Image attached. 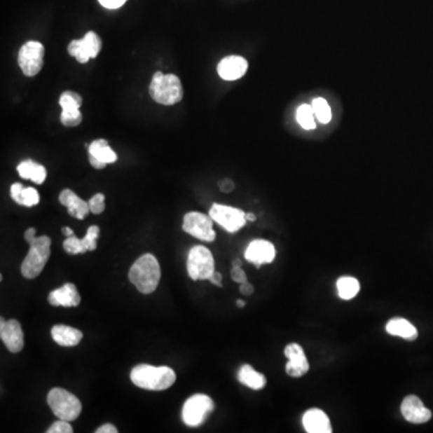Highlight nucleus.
I'll list each match as a JSON object with an SVG mask.
<instances>
[{"label":"nucleus","mask_w":433,"mask_h":433,"mask_svg":"<svg viewBox=\"0 0 433 433\" xmlns=\"http://www.w3.org/2000/svg\"><path fill=\"white\" fill-rule=\"evenodd\" d=\"M130 379L136 387L144 390L163 391L174 385L176 373L167 366L156 367L144 364L132 369Z\"/></svg>","instance_id":"obj_1"},{"label":"nucleus","mask_w":433,"mask_h":433,"mask_svg":"<svg viewBox=\"0 0 433 433\" xmlns=\"http://www.w3.org/2000/svg\"><path fill=\"white\" fill-rule=\"evenodd\" d=\"M162 278V270L153 254H144L129 271V280L141 294H152Z\"/></svg>","instance_id":"obj_2"},{"label":"nucleus","mask_w":433,"mask_h":433,"mask_svg":"<svg viewBox=\"0 0 433 433\" xmlns=\"http://www.w3.org/2000/svg\"><path fill=\"white\" fill-rule=\"evenodd\" d=\"M149 90L154 102L165 106L174 105L183 99L182 83L174 74L164 75L163 72H156Z\"/></svg>","instance_id":"obj_3"},{"label":"nucleus","mask_w":433,"mask_h":433,"mask_svg":"<svg viewBox=\"0 0 433 433\" xmlns=\"http://www.w3.org/2000/svg\"><path fill=\"white\" fill-rule=\"evenodd\" d=\"M51 255V238L40 236L30 243L29 252L22 263L21 272L25 278L34 280L43 271Z\"/></svg>","instance_id":"obj_4"},{"label":"nucleus","mask_w":433,"mask_h":433,"mask_svg":"<svg viewBox=\"0 0 433 433\" xmlns=\"http://www.w3.org/2000/svg\"><path fill=\"white\" fill-rule=\"evenodd\" d=\"M47 404L60 420H76L82 412V404L76 396L65 389L55 387L47 395Z\"/></svg>","instance_id":"obj_5"},{"label":"nucleus","mask_w":433,"mask_h":433,"mask_svg":"<svg viewBox=\"0 0 433 433\" xmlns=\"http://www.w3.org/2000/svg\"><path fill=\"white\" fill-rule=\"evenodd\" d=\"M187 271L193 280H209L214 273V259L211 251L204 246L193 247L188 254Z\"/></svg>","instance_id":"obj_6"},{"label":"nucleus","mask_w":433,"mask_h":433,"mask_svg":"<svg viewBox=\"0 0 433 433\" xmlns=\"http://www.w3.org/2000/svg\"><path fill=\"white\" fill-rule=\"evenodd\" d=\"M214 404L207 395L198 394L191 396L183 406L182 419L184 424L191 427H198L204 424L208 415L212 413Z\"/></svg>","instance_id":"obj_7"},{"label":"nucleus","mask_w":433,"mask_h":433,"mask_svg":"<svg viewBox=\"0 0 433 433\" xmlns=\"http://www.w3.org/2000/svg\"><path fill=\"white\" fill-rule=\"evenodd\" d=\"M45 47L39 41H28L18 52V65L22 72L28 77L38 75L43 67Z\"/></svg>","instance_id":"obj_8"},{"label":"nucleus","mask_w":433,"mask_h":433,"mask_svg":"<svg viewBox=\"0 0 433 433\" xmlns=\"http://www.w3.org/2000/svg\"><path fill=\"white\" fill-rule=\"evenodd\" d=\"M209 216L213 221L226 229L228 233H238L246 224V213L240 208L226 206V205L214 204L209 209Z\"/></svg>","instance_id":"obj_9"},{"label":"nucleus","mask_w":433,"mask_h":433,"mask_svg":"<svg viewBox=\"0 0 433 433\" xmlns=\"http://www.w3.org/2000/svg\"><path fill=\"white\" fill-rule=\"evenodd\" d=\"M183 230L193 238H199L205 242H212L216 238V231L213 230V219L204 213H187L183 219Z\"/></svg>","instance_id":"obj_10"},{"label":"nucleus","mask_w":433,"mask_h":433,"mask_svg":"<svg viewBox=\"0 0 433 433\" xmlns=\"http://www.w3.org/2000/svg\"><path fill=\"white\" fill-rule=\"evenodd\" d=\"M284 355L288 359L285 365V372L293 378H301L310 371V364L307 360L305 350L298 343H290L285 347Z\"/></svg>","instance_id":"obj_11"},{"label":"nucleus","mask_w":433,"mask_h":433,"mask_svg":"<svg viewBox=\"0 0 433 433\" xmlns=\"http://www.w3.org/2000/svg\"><path fill=\"white\" fill-rule=\"evenodd\" d=\"M401 413L404 419L412 424H425L432 418V412L425 407L422 401L415 395L404 397L401 404Z\"/></svg>","instance_id":"obj_12"},{"label":"nucleus","mask_w":433,"mask_h":433,"mask_svg":"<svg viewBox=\"0 0 433 433\" xmlns=\"http://www.w3.org/2000/svg\"><path fill=\"white\" fill-rule=\"evenodd\" d=\"M245 258L259 268L261 265L271 263L275 260L276 248L266 240H255L247 247Z\"/></svg>","instance_id":"obj_13"},{"label":"nucleus","mask_w":433,"mask_h":433,"mask_svg":"<svg viewBox=\"0 0 433 433\" xmlns=\"http://www.w3.org/2000/svg\"><path fill=\"white\" fill-rule=\"evenodd\" d=\"M0 337L6 348L11 352H20L25 347V336L22 331L21 324L15 319L5 322L4 319L1 318Z\"/></svg>","instance_id":"obj_14"},{"label":"nucleus","mask_w":433,"mask_h":433,"mask_svg":"<svg viewBox=\"0 0 433 433\" xmlns=\"http://www.w3.org/2000/svg\"><path fill=\"white\" fill-rule=\"evenodd\" d=\"M218 74L226 81H236L245 76L248 70V62L240 55H229L218 64Z\"/></svg>","instance_id":"obj_15"},{"label":"nucleus","mask_w":433,"mask_h":433,"mask_svg":"<svg viewBox=\"0 0 433 433\" xmlns=\"http://www.w3.org/2000/svg\"><path fill=\"white\" fill-rule=\"evenodd\" d=\"M303 427L308 433H331L332 426L327 413L318 408L308 409L302 418Z\"/></svg>","instance_id":"obj_16"},{"label":"nucleus","mask_w":433,"mask_h":433,"mask_svg":"<svg viewBox=\"0 0 433 433\" xmlns=\"http://www.w3.org/2000/svg\"><path fill=\"white\" fill-rule=\"evenodd\" d=\"M48 302L55 307H77L81 302V296L75 284L67 283L50 293Z\"/></svg>","instance_id":"obj_17"},{"label":"nucleus","mask_w":433,"mask_h":433,"mask_svg":"<svg viewBox=\"0 0 433 433\" xmlns=\"http://www.w3.org/2000/svg\"><path fill=\"white\" fill-rule=\"evenodd\" d=\"M60 202L68 208L69 214L76 219H85L90 212V204L80 199L71 189H64L60 193Z\"/></svg>","instance_id":"obj_18"},{"label":"nucleus","mask_w":433,"mask_h":433,"mask_svg":"<svg viewBox=\"0 0 433 433\" xmlns=\"http://www.w3.org/2000/svg\"><path fill=\"white\" fill-rule=\"evenodd\" d=\"M51 336L55 343L63 347H75L83 338V334L80 330L67 325H55L52 327Z\"/></svg>","instance_id":"obj_19"},{"label":"nucleus","mask_w":433,"mask_h":433,"mask_svg":"<svg viewBox=\"0 0 433 433\" xmlns=\"http://www.w3.org/2000/svg\"><path fill=\"white\" fill-rule=\"evenodd\" d=\"M387 332L391 336H397L406 341H414L418 338V330L411 322L404 318H392L387 322Z\"/></svg>","instance_id":"obj_20"},{"label":"nucleus","mask_w":433,"mask_h":433,"mask_svg":"<svg viewBox=\"0 0 433 433\" xmlns=\"http://www.w3.org/2000/svg\"><path fill=\"white\" fill-rule=\"evenodd\" d=\"M238 382L253 389V390H261L266 387V377L255 371L252 366L243 365L238 373Z\"/></svg>","instance_id":"obj_21"},{"label":"nucleus","mask_w":433,"mask_h":433,"mask_svg":"<svg viewBox=\"0 0 433 433\" xmlns=\"http://www.w3.org/2000/svg\"><path fill=\"white\" fill-rule=\"evenodd\" d=\"M18 171L22 179H30L36 184H43L46 179L47 172L45 166L40 165L34 160H25L18 166Z\"/></svg>","instance_id":"obj_22"},{"label":"nucleus","mask_w":433,"mask_h":433,"mask_svg":"<svg viewBox=\"0 0 433 433\" xmlns=\"http://www.w3.org/2000/svg\"><path fill=\"white\" fill-rule=\"evenodd\" d=\"M88 152L106 164H112L117 160V154L115 153V151L111 149L109 142L104 139L93 141L88 147Z\"/></svg>","instance_id":"obj_23"},{"label":"nucleus","mask_w":433,"mask_h":433,"mask_svg":"<svg viewBox=\"0 0 433 433\" xmlns=\"http://www.w3.org/2000/svg\"><path fill=\"white\" fill-rule=\"evenodd\" d=\"M337 291L342 300L348 301L355 298L360 291V283L354 277H341L340 280H337Z\"/></svg>","instance_id":"obj_24"},{"label":"nucleus","mask_w":433,"mask_h":433,"mask_svg":"<svg viewBox=\"0 0 433 433\" xmlns=\"http://www.w3.org/2000/svg\"><path fill=\"white\" fill-rule=\"evenodd\" d=\"M315 115L313 106H312V105H308V104H303V105L298 107V112H296L298 123L300 124L303 129H306V130L315 129V128H317V123H315Z\"/></svg>","instance_id":"obj_25"},{"label":"nucleus","mask_w":433,"mask_h":433,"mask_svg":"<svg viewBox=\"0 0 433 433\" xmlns=\"http://www.w3.org/2000/svg\"><path fill=\"white\" fill-rule=\"evenodd\" d=\"M315 117L320 123L327 124L331 121V107L324 98H317L312 102Z\"/></svg>","instance_id":"obj_26"},{"label":"nucleus","mask_w":433,"mask_h":433,"mask_svg":"<svg viewBox=\"0 0 433 433\" xmlns=\"http://www.w3.org/2000/svg\"><path fill=\"white\" fill-rule=\"evenodd\" d=\"M68 52L69 55L76 58L78 63L85 64L90 60V55L85 48L83 39L72 40L71 43H69Z\"/></svg>","instance_id":"obj_27"},{"label":"nucleus","mask_w":433,"mask_h":433,"mask_svg":"<svg viewBox=\"0 0 433 433\" xmlns=\"http://www.w3.org/2000/svg\"><path fill=\"white\" fill-rule=\"evenodd\" d=\"M82 97L76 92L72 90H65L60 98V105L62 110H74V109H80L82 106Z\"/></svg>","instance_id":"obj_28"},{"label":"nucleus","mask_w":433,"mask_h":433,"mask_svg":"<svg viewBox=\"0 0 433 433\" xmlns=\"http://www.w3.org/2000/svg\"><path fill=\"white\" fill-rule=\"evenodd\" d=\"M83 43H85L87 51L90 53V58H95L99 55V52L102 51V39L99 38L98 34L94 32H88L83 36Z\"/></svg>","instance_id":"obj_29"},{"label":"nucleus","mask_w":433,"mask_h":433,"mask_svg":"<svg viewBox=\"0 0 433 433\" xmlns=\"http://www.w3.org/2000/svg\"><path fill=\"white\" fill-rule=\"evenodd\" d=\"M60 122L65 127H77L82 122V114L80 109L74 110H62L60 115Z\"/></svg>","instance_id":"obj_30"},{"label":"nucleus","mask_w":433,"mask_h":433,"mask_svg":"<svg viewBox=\"0 0 433 433\" xmlns=\"http://www.w3.org/2000/svg\"><path fill=\"white\" fill-rule=\"evenodd\" d=\"M64 251L67 252L68 254H85V248L82 243V238H78L74 235V236H69L63 243Z\"/></svg>","instance_id":"obj_31"},{"label":"nucleus","mask_w":433,"mask_h":433,"mask_svg":"<svg viewBox=\"0 0 433 433\" xmlns=\"http://www.w3.org/2000/svg\"><path fill=\"white\" fill-rule=\"evenodd\" d=\"M99 235H100V229L98 226H90V229L87 230L85 238H82V243L85 246V251L93 252L97 249V241H98Z\"/></svg>","instance_id":"obj_32"},{"label":"nucleus","mask_w":433,"mask_h":433,"mask_svg":"<svg viewBox=\"0 0 433 433\" xmlns=\"http://www.w3.org/2000/svg\"><path fill=\"white\" fill-rule=\"evenodd\" d=\"M40 201V196L39 193L34 188L27 187L22 191V200L21 206H26V207H32L35 205L39 204Z\"/></svg>","instance_id":"obj_33"},{"label":"nucleus","mask_w":433,"mask_h":433,"mask_svg":"<svg viewBox=\"0 0 433 433\" xmlns=\"http://www.w3.org/2000/svg\"><path fill=\"white\" fill-rule=\"evenodd\" d=\"M88 204H90V212L93 214H102L105 211V195L102 193L95 194L93 198H90Z\"/></svg>","instance_id":"obj_34"},{"label":"nucleus","mask_w":433,"mask_h":433,"mask_svg":"<svg viewBox=\"0 0 433 433\" xmlns=\"http://www.w3.org/2000/svg\"><path fill=\"white\" fill-rule=\"evenodd\" d=\"M70 421L60 420L52 425L50 429H47V433H71L74 432Z\"/></svg>","instance_id":"obj_35"},{"label":"nucleus","mask_w":433,"mask_h":433,"mask_svg":"<svg viewBox=\"0 0 433 433\" xmlns=\"http://www.w3.org/2000/svg\"><path fill=\"white\" fill-rule=\"evenodd\" d=\"M23 189H25V187L22 186L21 183H13V186H11V198L18 205H21L22 191H23Z\"/></svg>","instance_id":"obj_36"},{"label":"nucleus","mask_w":433,"mask_h":433,"mask_svg":"<svg viewBox=\"0 0 433 433\" xmlns=\"http://www.w3.org/2000/svg\"><path fill=\"white\" fill-rule=\"evenodd\" d=\"M231 278L236 283L242 284V283L247 282L246 272L243 271L242 268H233V270H231Z\"/></svg>","instance_id":"obj_37"},{"label":"nucleus","mask_w":433,"mask_h":433,"mask_svg":"<svg viewBox=\"0 0 433 433\" xmlns=\"http://www.w3.org/2000/svg\"><path fill=\"white\" fill-rule=\"evenodd\" d=\"M127 0H99V3L106 8V9L115 10L118 9L121 6L125 4Z\"/></svg>","instance_id":"obj_38"},{"label":"nucleus","mask_w":433,"mask_h":433,"mask_svg":"<svg viewBox=\"0 0 433 433\" xmlns=\"http://www.w3.org/2000/svg\"><path fill=\"white\" fill-rule=\"evenodd\" d=\"M234 188L235 184L231 179H221V182H219V189H221L223 193H230V191H234Z\"/></svg>","instance_id":"obj_39"},{"label":"nucleus","mask_w":433,"mask_h":433,"mask_svg":"<svg viewBox=\"0 0 433 433\" xmlns=\"http://www.w3.org/2000/svg\"><path fill=\"white\" fill-rule=\"evenodd\" d=\"M90 165L93 166L94 169H97V170H102V169H105L107 165L106 163L102 162L100 159L94 157L92 154H90Z\"/></svg>","instance_id":"obj_40"},{"label":"nucleus","mask_w":433,"mask_h":433,"mask_svg":"<svg viewBox=\"0 0 433 433\" xmlns=\"http://www.w3.org/2000/svg\"><path fill=\"white\" fill-rule=\"evenodd\" d=\"M240 293L243 294V295H252V294L254 293V287L251 283L245 282V283L240 285Z\"/></svg>","instance_id":"obj_41"},{"label":"nucleus","mask_w":433,"mask_h":433,"mask_svg":"<svg viewBox=\"0 0 433 433\" xmlns=\"http://www.w3.org/2000/svg\"><path fill=\"white\" fill-rule=\"evenodd\" d=\"M97 433H117L118 432V429H116L114 425L111 424H105L100 426L97 431Z\"/></svg>","instance_id":"obj_42"},{"label":"nucleus","mask_w":433,"mask_h":433,"mask_svg":"<svg viewBox=\"0 0 433 433\" xmlns=\"http://www.w3.org/2000/svg\"><path fill=\"white\" fill-rule=\"evenodd\" d=\"M36 230L34 228H29V229L27 230L26 233H25V240H26L27 242L33 243L35 241V238H36Z\"/></svg>","instance_id":"obj_43"},{"label":"nucleus","mask_w":433,"mask_h":433,"mask_svg":"<svg viewBox=\"0 0 433 433\" xmlns=\"http://www.w3.org/2000/svg\"><path fill=\"white\" fill-rule=\"evenodd\" d=\"M208 280H209L213 285H216V287H223V284H221V275L219 272L214 271V273H213L211 278Z\"/></svg>","instance_id":"obj_44"},{"label":"nucleus","mask_w":433,"mask_h":433,"mask_svg":"<svg viewBox=\"0 0 433 433\" xmlns=\"http://www.w3.org/2000/svg\"><path fill=\"white\" fill-rule=\"evenodd\" d=\"M62 231H63V234L65 235V236H67V238H69V236H74V231H72L71 229H70V228H68V226H65V228H63V230H62Z\"/></svg>","instance_id":"obj_45"},{"label":"nucleus","mask_w":433,"mask_h":433,"mask_svg":"<svg viewBox=\"0 0 433 433\" xmlns=\"http://www.w3.org/2000/svg\"><path fill=\"white\" fill-rule=\"evenodd\" d=\"M247 221H256V216L253 213H246Z\"/></svg>","instance_id":"obj_46"},{"label":"nucleus","mask_w":433,"mask_h":433,"mask_svg":"<svg viewBox=\"0 0 433 433\" xmlns=\"http://www.w3.org/2000/svg\"><path fill=\"white\" fill-rule=\"evenodd\" d=\"M233 268H242V261H241V259H234V261H233Z\"/></svg>","instance_id":"obj_47"},{"label":"nucleus","mask_w":433,"mask_h":433,"mask_svg":"<svg viewBox=\"0 0 433 433\" xmlns=\"http://www.w3.org/2000/svg\"><path fill=\"white\" fill-rule=\"evenodd\" d=\"M236 306H238V308H243V307L246 306V302L242 301V300H238V301H236Z\"/></svg>","instance_id":"obj_48"}]
</instances>
